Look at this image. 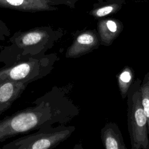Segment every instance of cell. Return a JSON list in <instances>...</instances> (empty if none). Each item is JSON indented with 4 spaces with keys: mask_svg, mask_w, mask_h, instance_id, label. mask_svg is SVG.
<instances>
[{
    "mask_svg": "<svg viewBox=\"0 0 149 149\" xmlns=\"http://www.w3.org/2000/svg\"><path fill=\"white\" fill-rule=\"evenodd\" d=\"M10 31L7 25L0 19V41H3L6 37H9Z\"/></svg>",
    "mask_w": 149,
    "mask_h": 149,
    "instance_id": "cell-15",
    "label": "cell"
},
{
    "mask_svg": "<svg viewBox=\"0 0 149 149\" xmlns=\"http://www.w3.org/2000/svg\"><path fill=\"white\" fill-rule=\"evenodd\" d=\"M59 59L56 53L19 59L0 68V83L12 81L29 84L49 74Z\"/></svg>",
    "mask_w": 149,
    "mask_h": 149,
    "instance_id": "cell-3",
    "label": "cell"
},
{
    "mask_svg": "<svg viewBox=\"0 0 149 149\" xmlns=\"http://www.w3.org/2000/svg\"><path fill=\"white\" fill-rule=\"evenodd\" d=\"M141 81L138 78L134 80L126 97L127 129L132 149H149L147 119L139 90Z\"/></svg>",
    "mask_w": 149,
    "mask_h": 149,
    "instance_id": "cell-4",
    "label": "cell"
},
{
    "mask_svg": "<svg viewBox=\"0 0 149 149\" xmlns=\"http://www.w3.org/2000/svg\"><path fill=\"white\" fill-rule=\"evenodd\" d=\"M35 105L0 120V143L42 127L65 125L79 114L76 106L57 87L36 99Z\"/></svg>",
    "mask_w": 149,
    "mask_h": 149,
    "instance_id": "cell-1",
    "label": "cell"
},
{
    "mask_svg": "<svg viewBox=\"0 0 149 149\" xmlns=\"http://www.w3.org/2000/svg\"><path fill=\"white\" fill-rule=\"evenodd\" d=\"M63 34L62 29L51 26L16 31L9 38V44L1 48L0 63L9 65L26 57L44 55Z\"/></svg>",
    "mask_w": 149,
    "mask_h": 149,
    "instance_id": "cell-2",
    "label": "cell"
},
{
    "mask_svg": "<svg viewBox=\"0 0 149 149\" xmlns=\"http://www.w3.org/2000/svg\"><path fill=\"white\" fill-rule=\"evenodd\" d=\"M123 30V24L115 19H101L97 23V32L100 44L104 46L111 45Z\"/></svg>",
    "mask_w": 149,
    "mask_h": 149,
    "instance_id": "cell-9",
    "label": "cell"
},
{
    "mask_svg": "<svg viewBox=\"0 0 149 149\" xmlns=\"http://www.w3.org/2000/svg\"><path fill=\"white\" fill-rule=\"evenodd\" d=\"M120 8V6L116 3L103 5H95L94 8L89 12V14L95 18H101L116 12Z\"/></svg>",
    "mask_w": 149,
    "mask_h": 149,
    "instance_id": "cell-13",
    "label": "cell"
},
{
    "mask_svg": "<svg viewBox=\"0 0 149 149\" xmlns=\"http://www.w3.org/2000/svg\"><path fill=\"white\" fill-rule=\"evenodd\" d=\"M54 6L56 5H65L68 6L70 9H74L76 6V3L79 0H47Z\"/></svg>",
    "mask_w": 149,
    "mask_h": 149,
    "instance_id": "cell-14",
    "label": "cell"
},
{
    "mask_svg": "<svg viewBox=\"0 0 149 149\" xmlns=\"http://www.w3.org/2000/svg\"><path fill=\"white\" fill-rule=\"evenodd\" d=\"M134 80V72L129 66H125L117 75V82L123 99L127 97L129 87Z\"/></svg>",
    "mask_w": 149,
    "mask_h": 149,
    "instance_id": "cell-11",
    "label": "cell"
},
{
    "mask_svg": "<svg viewBox=\"0 0 149 149\" xmlns=\"http://www.w3.org/2000/svg\"><path fill=\"white\" fill-rule=\"evenodd\" d=\"M74 126L58 125L42 127L5 145L2 149H51L67 140L75 130Z\"/></svg>",
    "mask_w": 149,
    "mask_h": 149,
    "instance_id": "cell-5",
    "label": "cell"
},
{
    "mask_svg": "<svg viewBox=\"0 0 149 149\" xmlns=\"http://www.w3.org/2000/svg\"><path fill=\"white\" fill-rule=\"evenodd\" d=\"M73 40L67 48L65 57L77 58L97 49L100 41L96 30H83L73 34Z\"/></svg>",
    "mask_w": 149,
    "mask_h": 149,
    "instance_id": "cell-6",
    "label": "cell"
},
{
    "mask_svg": "<svg viewBox=\"0 0 149 149\" xmlns=\"http://www.w3.org/2000/svg\"><path fill=\"white\" fill-rule=\"evenodd\" d=\"M0 8L30 13L58 10L47 0H0Z\"/></svg>",
    "mask_w": 149,
    "mask_h": 149,
    "instance_id": "cell-7",
    "label": "cell"
},
{
    "mask_svg": "<svg viewBox=\"0 0 149 149\" xmlns=\"http://www.w3.org/2000/svg\"><path fill=\"white\" fill-rule=\"evenodd\" d=\"M139 90L143 107L147 119L149 134V72L144 75Z\"/></svg>",
    "mask_w": 149,
    "mask_h": 149,
    "instance_id": "cell-12",
    "label": "cell"
},
{
    "mask_svg": "<svg viewBox=\"0 0 149 149\" xmlns=\"http://www.w3.org/2000/svg\"><path fill=\"white\" fill-rule=\"evenodd\" d=\"M101 138L105 149H127L118 125L108 122L101 129Z\"/></svg>",
    "mask_w": 149,
    "mask_h": 149,
    "instance_id": "cell-10",
    "label": "cell"
},
{
    "mask_svg": "<svg viewBox=\"0 0 149 149\" xmlns=\"http://www.w3.org/2000/svg\"><path fill=\"white\" fill-rule=\"evenodd\" d=\"M27 84L6 81L0 83V115L10 108L26 89Z\"/></svg>",
    "mask_w": 149,
    "mask_h": 149,
    "instance_id": "cell-8",
    "label": "cell"
}]
</instances>
